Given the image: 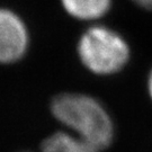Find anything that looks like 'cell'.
I'll list each match as a JSON object with an SVG mask.
<instances>
[{
  "mask_svg": "<svg viewBox=\"0 0 152 152\" xmlns=\"http://www.w3.org/2000/svg\"><path fill=\"white\" fill-rule=\"evenodd\" d=\"M50 113L62 129L89 142L99 151L114 137L110 115L98 99L78 91H62L50 100Z\"/></svg>",
  "mask_w": 152,
  "mask_h": 152,
  "instance_id": "cell-1",
  "label": "cell"
},
{
  "mask_svg": "<svg viewBox=\"0 0 152 152\" xmlns=\"http://www.w3.org/2000/svg\"><path fill=\"white\" fill-rule=\"evenodd\" d=\"M77 55L92 75L112 76L127 64L131 50L118 32L103 25H92L78 38Z\"/></svg>",
  "mask_w": 152,
  "mask_h": 152,
  "instance_id": "cell-2",
  "label": "cell"
},
{
  "mask_svg": "<svg viewBox=\"0 0 152 152\" xmlns=\"http://www.w3.org/2000/svg\"><path fill=\"white\" fill-rule=\"evenodd\" d=\"M32 43L27 23L17 11L0 7V65L20 63L29 52Z\"/></svg>",
  "mask_w": 152,
  "mask_h": 152,
  "instance_id": "cell-3",
  "label": "cell"
},
{
  "mask_svg": "<svg viewBox=\"0 0 152 152\" xmlns=\"http://www.w3.org/2000/svg\"><path fill=\"white\" fill-rule=\"evenodd\" d=\"M39 152H100L97 148L70 131L61 129L43 137Z\"/></svg>",
  "mask_w": 152,
  "mask_h": 152,
  "instance_id": "cell-4",
  "label": "cell"
},
{
  "mask_svg": "<svg viewBox=\"0 0 152 152\" xmlns=\"http://www.w3.org/2000/svg\"><path fill=\"white\" fill-rule=\"evenodd\" d=\"M68 16L81 22H92L104 17L112 8V0H60Z\"/></svg>",
  "mask_w": 152,
  "mask_h": 152,
  "instance_id": "cell-5",
  "label": "cell"
},
{
  "mask_svg": "<svg viewBox=\"0 0 152 152\" xmlns=\"http://www.w3.org/2000/svg\"><path fill=\"white\" fill-rule=\"evenodd\" d=\"M132 1L140 8L152 10V0H132Z\"/></svg>",
  "mask_w": 152,
  "mask_h": 152,
  "instance_id": "cell-6",
  "label": "cell"
},
{
  "mask_svg": "<svg viewBox=\"0 0 152 152\" xmlns=\"http://www.w3.org/2000/svg\"><path fill=\"white\" fill-rule=\"evenodd\" d=\"M148 92H149V96L152 99V70L149 73V78H148Z\"/></svg>",
  "mask_w": 152,
  "mask_h": 152,
  "instance_id": "cell-7",
  "label": "cell"
},
{
  "mask_svg": "<svg viewBox=\"0 0 152 152\" xmlns=\"http://www.w3.org/2000/svg\"><path fill=\"white\" fill-rule=\"evenodd\" d=\"M18 152H34V151H31V150H22V151H18Z\"/></svg>",
  "mask_w": 152,
  "mask_h": 152,
  "instance_id": "cell-8",
  "label": "cell"
}]
</instances>
